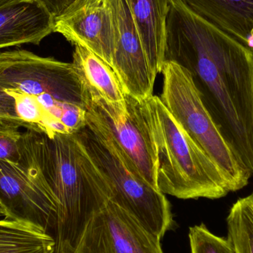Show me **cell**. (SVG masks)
<instances>
[{
  "label": "cell",
  "mask_w": 253,
  "mask_h": 253,
  "mask_svg": "<svg viewBox=\"0 0 253 253\" xmlns=\"http://www.w3.org/2000/svg\"><path fill=\"white\" fill-rule=\"evenodd\" d=\"M132 16L149 65L156 77L165 63L167 19L172 0H124Z\"/></svg>",
  "instance_id": "13"
},
{
  "label": "cell",
  "mask_w": 253,
  "mask_h": 253,
  "mask_svg": "<svg viewBox=\"0 0 253 253\" xmlns=\"http://www.w3.org/2000/svg\"><path fill=\"white\" fill-rule=\"evenodd\" d=\"M0 204L5 211L4 219L34 226L53 239L56 208L18 164L0 160Z\"/></svg>",
  "instance_id": "9"
},
{
  "label": "cell",
  "mask_w": 253,
  "mask_h": 253,
  "mask_svg": "<svg viewBox=\"0 0 253 253\" xmlns=\"http://www.w3.org/2000/svg\"><path fill=\"white\" fill-rule=\"evenodd\" d=\"M4 215H5V211H4V208L0 204V216H4Z\"/></svg>",
  "instance_id": "24"
},
{
  "label": "cell",
  "mask_w": 253,
  "mask_h": 253,
  "mask_svg": "<svg viewBox=\"0 0 253 253\" xmlns=\"http://www.w3.org/2000/svg\"><path fill=\"white\" fill-rule=\"evenodd\" d=\"M89 96L86 123L109 137L129 166L158 189L157 154L148 99L126 94V105H123Z\"/></svg>",
  "instance_id": "6"
},
{
  "label": "cell",
  "mask_w": 253,
  "mask_h": 253,
  "mask_svg": "<svg viewBox=\"0 0 253 253\" xmlns=\"http://www.w3.org/2000/svg\"><path fill=\"white\" fill-rule=\"evenodd\" d=\"M0 123L26 128L28 126L16 115L15 109V99L13 95L7 93L0 85Z\"/></svg>",
  "instance_id": "21"
},
{
  "label": "cell",
  "mask_w": 253,
  "mask_h": 253,
  "mask_svg": "<svg viewBox=\"0 0 253 253\" xmlns=\"http://www.w3.org/2000/svg\"><path fill=\"white\" fill-rule=\"evenodd\" d=\"M20 165L50 198L56 211L53 253H74L86 227L110 200L111 190L75 134L25 128Z\"/></svg>",
  "instance_id": "2"
},
{
  "label": "cell",
  "mask_w": 253,
  "mask_h": 253,
  "mask_svg": "<svg viewBox=\"0 0 253 253\" xmlns=\"http://www.w3.org/2000/svg\"><path fill=\"white\" fill-rule=\"evenodd\" d=\"M189 239L191 253H236L227 238L213 234L204 224L190 227Z\"/></svg>",
  "instance_id": "18"
},
{
  "label": "cell",
  "mask_w": 253,
  "mask_h": 253,
  "mask_svg": "<svg viewBox=\"0 0 253 253\" xmlns=\"http://www.w3.org/2000/svg\"><path fill=\"white\" fill-rule=\"evenodd\" d=\"M253 52V0H181Z\"/></svg>",
  "instance_id": "14"
},
{
  "label": "cell",
  "mask_w": 253,
  "mask_h": 253,
  "mask_svg": "<svg viewBox=\"0 0 253 253\" xmlns=\"http://www.w3.org/2000/svg\"><path fill=\"white\" fill-rule=\"evenodd\" d=\"M161 100L189 136L215 162L230 192L245 188L252 172L244 165L204 103L188 70L165 61Z\"/></svg>",
  "instance_id": "4"
},
{
  "label": "cell",
  "mask_w": 253,
  "mask_h": 253,
  "mask_svg": "<svg viewBox=\"0 0 253 253\" xmlns=\"http://www.w3.org/2000/svg\"><path fill=\"white\" fill-rule=\"evenodd\" d=\"M74 253H164L161 239L111 201L86 227Z\"/></svg>",
  "instance_id": "8"
},
{
  "label": "cell",
  "mask_w": 253,
  "mask_h": 253,
  "mask_svg": "<svg viewBox=\"0 0 253 253\" xmlns=\"http://www.w3.org/2000/svg\"><path fill=\"white\" fill-rule=\"evenodd\" d=\"M159 191L180 199H219L230 193L218 165L177 123L160 97L148 98Z\"/></svg>",
  "instance_id": "3"
},
{
  "label": "cell",
  "mask_w": 253,
  "mask_h": 253,
  "mask_svg": "<svg viewBox=\"0 0 253 253\" xmlns=\"http://www.w3.org/2000/svg\"><path fill=\"white\" fill-rule=\"evenodd\" d=\"M73 65L89 94L107 102L126 105V92L112 67L87 47L75 45Z\"/></svg>",
  "instance_id": "15"
},
{
  "label": "cell",
  "mask_w": 253,
  "mask_h": 253,
  "mask_svg": "<svg viewBox=\"0 0 253 253\" xmlns=\"http://www.w3.org/2000/svg\"><path fill=\"white\" fill-rule=\"evenodd\" d=\"M55 242L42 230L12 220H0V253H53Z\"/></svg>",
  "instance_id": "16"
},
{
  "label": "cell",
  "mask_w": 253,
  "mask_h": 253,
  "mask_svg": "<svg viewBox=\"0 0 253 253\" xmlns=\"http://www.w3.org/2000/svg\"><path fill=\"white\" fill-rule=\"evenodd\" d=\"M115 33L113 69L126 94L140 99L153 96L156 77L124 0H108Z\"/></svg>",
  "instance_id": "10"
},
{
  "label": "cell",
  "mask_w": 253,
  "mask_h": 253,
  "mask_svg": "<svg viewBox=\"0 0 253 253\" xmlns=\"http://www.w3.org/2000/svg\"><path fill=\"white\" fill-rule=\"evenodd\" d=\"M32 1H34V0H0V9L9 7V6L15 5V4H19V3Z\"/></svg>",
  "instance_id": "23"
},
{
  "label": "cell",
  "mask_w": 253,
  "mask_h": 253,
  "mask_svg": "<svg viewBox=\"0 0 253 253\" xmlns=\"http://www.w3.org/2000/svg\"><path fill=\"white\" fill-rule=\"evenodd\" d=\"M9 93L14 97L16 115L22 122L28 126L41 124L44 111L36 97L22 93Z\"/></svg>",
  "instance_id": "20"
},
{
  "label": "cell",
  "mask_w": 253,
  "mask_h": 253,
  "mask_svg": "<svg viewBox=\"0 0 253 253\" xmlns=\"http://www.w3.org/2000/svg\"><path fill=\"white\" fill-rule=\"evenodd\" d=\"M54 32L91 50L113 68L115 33L108 0H85L54 21Z\"/></svg>",
  "instance_id": "11"
},
{
  "label": "cell",
  "mask_w": 253,
  "mask_h": 253,
  "mask_svg": "<svg viewBox=\"0 0 253 253\" xmlns=\"http://www.w3.org/2000/svg\"><path fill=\"white\" fill-rule=\"evenodd\" d=\"M76 137L111 190L110 201L133 215L162 240L175 225L165 194L152 187L126 162L109 137L86 123Z\"/></svg>",
  "instance_id": "5"
},
{
  "label": "cell",
  "mask_w": 253,
  "mask_h": 253,
  "mask_svg": "<svg viewBox=\"0 0 253 253\" xmlns=\"http://www.w3.org/2000/svg\"><path fill=\"white\" fill-rule=\"evenodd\" d=\"M42 6L53 20L65 16L85 0H34Z\"/></svg>",
  "instance_id": "22"
},
{
  "label": "cell",
  "mask_w": 253,
  "mask_h": 253,
  "mask_svg": "<svg viewBox=\"0 0 253 253\" xmlns=\"http://www.w3.org/2000/svg\"><path fill=\"white\" fill-rule=\"evenodd\" d=\"M165 61L190 71L212 118L253 175V52L181 0H172Z\"/></svg>",
  "instance_id": "1"
},
{
  "label": "cell",
  "mask_w": 253,
  "mask_h": 253,
  "mask_svg": "<svg viewBox=\"0 0 253 253\" xmlns=\"http://www.w3.org/2000/svg\"><path fill=\"white\" fill-rule=\"evenodd\" d=\"M227 224V238L235 253H253V193L233 204Z\"/></svg>",
  "instance_id": "17"
},
{
  "label": "cell",
  "mask_w": 253,
  "mask_h": 253,
  "mask_svg": "<svg viewBox=\"0 0 253 253\" xmlns=\"http://www.w3.org/2000/svg\"><path fill=\"white\" fill-rule=\"evenodd\" d=\"M54 32V20L36 1L0 9V49L23 44L39 45Z\"/></svg>",
  "instance_id": "12"
},
{
  "label": "cell",
  "mask_w": 253,
  "mask_h": 253,
  "mask_svg": "<svg viewBox=\"0 0 253 253\" xmlns=\"http://www.w3.org/2000/svg\"><path fill=\"white\" fill-rule=\"evenodd\" d=\"M22 132L18 126L0 123V160L19 163V141Z\"/></svg>",
  "instance_id": "19"
},
{
  "label": "cell",
  "mask_w": 253,
  "mask_h": 253,
  "mask_svg": "<svg viewBox=\"0 0 253 253\" xmlns=\"http://www.w3.org/2000/svg\"><path fill=\"white\" fill-rule=\"evenodd\" d=\"M0 85L8 93L50 95L87 111L88 91L73 63L41 57L25 50L0 52Z\"/></svg>",
  "instance_id": "7"
}]
</instances>
